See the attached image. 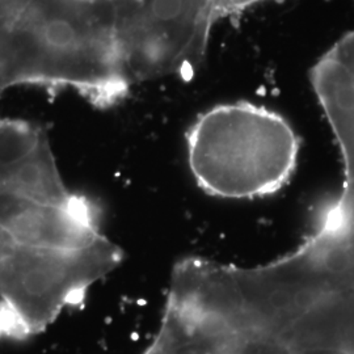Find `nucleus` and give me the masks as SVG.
Wrapping results in <instances>:
<instances>
[{
    "label": "nucleus",
    "instance_id": "f257e3e1",
    "mask_svg": "<svg viewBox=\"0 0 354 354\" xmlns=\"http://www.w3.org/2000/svg\"><path fill=\"white\" fill-rule=\"evenodd\" d=\"M122 260L97 206L66 187L51 147L0 175V340L44 333Z\"/></svg>",
    "mask_w": 354,
    "mask_h": 354
},
{
    "label": "nucleus",
    "instance_id": "f03ea898",
    "mask_svg": "<svg viewBox=\"0 0 354 354\" xmlns=\"http://www.w3.org/2000/svg\"><path fill=\"white\" fill-rule=\"evenodd\" d=\"M114 20L113 0H30L13 37V87L73 91L99 109L120 105L133 86Z\"/></svg>",
    "mask_w": 354,
    "mask_h": 354
},
{
    "label": "nucleus",
    "instance_id": "7ed1b4c3",
    "mask_svg": "<svg viewBox=\"0 0 354 354\" xmlns=\"http://www.w3.org/2000/svg\"><path fill=\"white\" fill-rule=\"evenodd\" d=\"M197 185L222 198H254L290 178L301 140L290 124L251 102L221 104L200 114L185 134Z\"/></svg>",
    "mask_w": 354,
    "mask_h": 354
},
{
    "label": "nucleus",
    "instance_id": "423d86ee",
    "mask_svg": "<svg viewBox=\"0 0 354 354\" xmlns=\"http://www.w3.org/2000/svg\"><path fill=\"white\" fill-rule=\"evenodd\" d=\"M268 0H216V16L218 20L225 19L232 15H238L256 4L264 3Z\"/></svg>",
    "mask_w": 354,
    "mask_h": 354
},
{
    "label": "nucleus",
    "instance_id": "39448f33",
    "mask_svg": "<svg viewBox=\"0 0 354 354\" xmlns=\"http://www.w3.org/2000/svg\"><path fill=\"white\" fill-rule=\"evenodd\" d=\"M30 0H0V59L13 26Z\"/></svg>",
    "mask_w": 354,
    "mask_h": 354
},
{
    "label": "nucleus",
    "instance_id": "20e7f679",
    "mask_svg": "<svg viewBox=\"0 0 354 354\" xmlns=\"http://www.w3.org/2000/svg\"><path fill=\"white\" fill-rule=\"evenodd\" d=\"M115 39L131 86L187 80L206 58L216 0H113Z\"/></svg>",
    "mask_w": 354,
    "mask_h": 354
}]
</instances>
